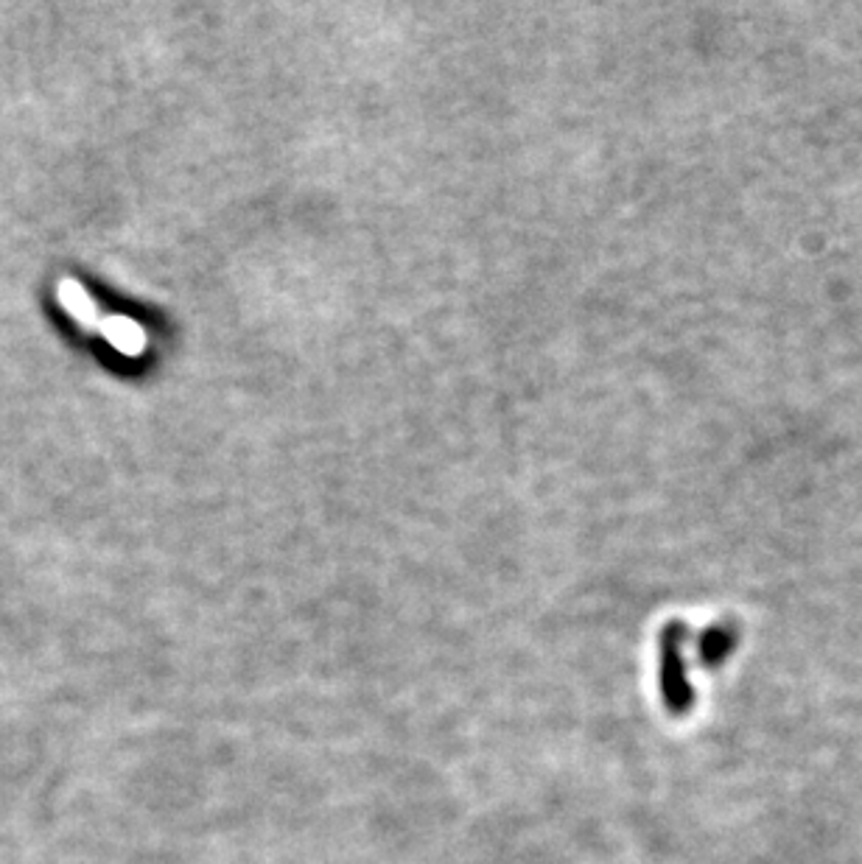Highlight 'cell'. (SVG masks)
Instances as JSON below:
<instances>
[{
	"label": "cell",
	"mask_w": 862,
	"mask_h": 864,
	"mask_svg": "<svg viewBox=\"0 0 862 864\" xmlns=\"http://www.w3.org/2000/svg\"><path fill=\"white\" fill-rule=\"evenodd\" d=\"M684 638V624H672L664 635V677H661V683H664V699L672 713L689 711V706L695 702V694H692L689 680H686L684 655H681Z\"/></svg>",
	"instance_id": "1"
},
{
	"label": "cell",
	"mask_w": 862,
	"mask_h": 864,
	"mask_svg": "<svg viewBox=\"0 0 862 864\" xmlns=\"http://www.w3.org/2000/svg\"><path fill=\"white\" fill-rule=\"evenodd\" d=\"M56 297H59V306L70 313V319L79 322L85 331H99L101 319H104L101 317V308L96 306V300L87 295L85 286H81L79 280H74V277L59 280V286H56Z\"/></svg>",
	"instance_id": "2"
},
{
	"label": "cell",
	"mask_w": 862,
	"mask_h": 864,
	"mask_svg": "<svg viewBox=\"0 0 862 864\" xmlns=\"http://www.w3.org/2000/svg\"><path fill=\"white\" fill-rule=\"evenodd\" d=\"M101 336L112 344L115 350H121L123 356H141L146 350L148 339L137 322H132L130 317H104L101 319Z\"/></svg>",
	"instance_id": "3"
},
{
	"label": "cell",
	"mask_w": 862,
	"mask_h": 864,
	"mask_svg": "<svg viewBox=\"0 0 862 864\" xmlns=\"http://www.w3.org/2000/svg\"><path fill=\"white\" fill-rule=\"evenodd\" d=\"M733 644H737V632L728 627H711L700 641V657L706 666H720L728 655H731Z\"/></svg>",
	"instance_id": "4"
}]
</instances>
